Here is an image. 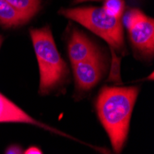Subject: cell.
<instances>
[{
	"mask_svg": "<svg viewBox=\"0 0 154 154\" xmlns=\"http://www.w3.org/2000/svg\"><path fill=\"white\" fill-rule=\"evenodd\" d=\"M138 91L137 87H103L98 95L97 114L116 154L121 153L128 138Z\"/></svg>",
	"mask_w": 154,
	"mask_h": 154,
	"instance_id": "cell-1",
	"label": "cell"
},
{
	"mask_svg": "<svg viewBox=\"0 0 154 154\" xmlns=\"http://www.w3.org/2000/svg\"><path fill=\"white\" fill-rule=\"evenodd\" d=\"M31 37L40 69V89L46 94L60 86L67 76V67L55 45L49 27L31 31Z\"/></svg>",
	"mask_w": 154,
	"mask_h": 154,
	"instance_id": "cell-2",
	"label": "cell"
},
{
	"mask_svg": "<svg viewBox=\"0 0 154 154\" xmlns=\"http://www.w3.org/2000/svg\"><path fill=\"white\" fill-rule=\"evenodd\" d=\"M65 17L75 20L104 39L116 50L124 47V31L121 19L111 17L103 8H76L60 11Z\"/></svg>",
	"mask_w": 154,
	"mask_h": 154,
	"instance_id": "cell-3",
	"label": "cell"
},
{
	"mask_svg": "<svg viewBox=\"0 0 154 154\" xmlns=\"http://www.w3.org/2000/svg\"><path fill=\"white\" fill-rule=\"evenodd\" d=\"M132 45L140 53L152 55L154 51V20L138 10L132 9L124 18Z\"/></svg>",
	"mask_w": 154,
	"mask_h": 154,
	"instance_id": "cell-4",
	"label": "cell"
},
{
	"mask_svg": "<svg viewBox=\"0 0 154 154\" xmlns=\"http://www.w3.org/2000/svg\"><path fill=\"white\" fill-rule=\"evenodd\" d=\"M105 68L100 54L72 65L77 88L83 91L92 89L100 81Z\"/></svg>",
	"mask_w": 154,
	"mask_h": 154,
	"instance_id": "cell-5",
	"label": "cell"
},
{
	"mask_svg": "<svg viewBox=\"0 0 154 154\" xmlns=\"http://www.w3.org/2000/svg\"><path fill=\"white\" fill-rule=\"evenodd\" d=\"M0 123H23L34 125L46 130L63 135L65 137H68L65 133L55 130L54 128L49 127V125L35 120L31 116L28 115L26 112L20 109L17 104H15L9 99H8L7 97H5L1 92H0Z\"/></svg>",
	"mask_w": 154,
	"mask_h": 154,
	"instance_id": "cell-6",
	"label": "cell"
},
{
	"mask_svg": "<svg viewBox=\"0 0 154 154\" xmlns=\"http://www.w3.org/2000/svg\"><path fill=\"white\" fill-rule=\"evenodd\" d=\"M99 54L96 46L83 32L75 30L68 43V57L72 65Z\"/></svg>",
	"mask_w": 154,
	"mask_h": 154,
	"instance_id": "cell-7",
	"label": "cell"
},
{
	"mask_svg": "<svg viewBox=\"0 0 154 154\" xmlns=\"http://www.w3.org/2000/svg\"><path fill=\"white\" fill-rule=\"evenodd\" d=\"M28 20L6 0H0V24L6 28L18 27Z\"/></svg>",
	"mask_w": 154,
	"mask_h": 154,
	"instance_id": "cell-8",
	"label": "cell"
},
{
	"mask_svg": "<svg viewBox=\"0 0 154 154\" xmlns=\"http://www.w3.org/2000/svg\"><path fill=\"white\" fill-rule=\"evenodd\" d=\"M21 15L30 20L41 8V0H6Z\"/></svg>",
	"mask_w": 154,
	"mask_h": 154,
	"instance_id": "cell-9",
	"label": "cell"
},
{
	"mask_svg": "<svg viewBox=\"0 0 154 154\" xmlns=\"http://www.w3.org/2000/svg\"><path fill=\"white\" fill-rule=\"evenodd\" d=\"M103 8L111 17L121 19L125 9V3L123 0H104Z\"/></svg>",
	"mask_w": 154,
	"mask_h": 154,
	"instance_id": "cell-10",
	"label": "cell"
},
{
	"mask_svg": "<svg viewBox=\"0 0 154 154\" xmlns=\"http://www.w3.org/2000/svg\"><path fill=\"white\" fill-rule=\"evenodd\" d=\"M5 154H23V150L18 145H11L6 149Z\"/></svg>",
	"mask_w": 154,
	"mask_h": 154,
	"instance_id": "cell-11",
	"label": "cell"
},
{
	"mask_svg": "<svg viewBox=\"0 0 154 154\" xmlns=\"http://www.w3.org/2000/svg\"><path fill=\"white\" fill-rule=\"evenodd\" d=\"M23 154H44V153L37 147H30L24 151Z\"/></svg>",
	"mask_w": 154,
	"mask_h": 154,
	"instance_id": "cell-12",
	"label": "cell"
},
{
	"mask_svg": "<svg viewBox=\"0 0 154 154\" xmlns=\"http://www.w3.org/2000/svg\"><path fill=\"white\" fill-rule=\"evenodd\" d=\"M84 1H90V0H75V3H80V2H84Z\"/></svg>",
	"mask_w": 154,
	"mask_h": 154,
	"instance_id": "cell-13",
	"label": "cell"
},
{
	"mask_svg": "<svg viewBox=\"0 0 154 154\" xmlns=\"http://www.w3.org/2000/svg\"><path fill=\"white\" fill-rule=\"evenodd\" d=\"M1 45H2V37L0 36V46H1Z\"/></svg>",
	"mask_w": 154,
	"mask_h": 154,
	"instance_id": "cell-14",
	"label": "cell"
}]
</instances>
